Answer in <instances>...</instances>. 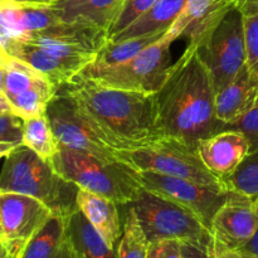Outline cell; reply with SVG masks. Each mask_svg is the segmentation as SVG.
<instances>
[{"label": "cell", "mask_w": 258, "mask_h": 258, "mask_svg": "<svg viewBox=\"0 0 258 258\" xmlns=\"http://www.w3.org/2000/svg\"><path fill=\"white\" fill-rule=\"evenodd\" d=\"M155 125L163 138L198 148L203 139L227 130L217 118L216 90L196 45L186 44L154 93Z\"/></svg>", "instance_id": "1"}, {"label": "cell", "mask_w": 258, "mask_h": 258, "mask_svg": "<svg viewBox=\"0 0 258 258\" xmlns=\"http://www.w3.org/2000/svg\"><path fill=\"white\" fill-rule=\"evenodd\" d=\"M58 90L76 101L116 150H136L163 138L155 125L154 93L103 87L81 73Z\"/></svg>", "instance_id": "2"}, {"label": "cell", "mask_w": 258, "mask_h": 258, "mask_svg": "<svg viewBox=\"0 0 258 258\" xmlns=\"http://www.w3.org/2000/svg\"><path fill=\"white\" fill-rule=\"evenodd\" d=\"M80 188L66 180L28 146L18 145L5 156L0 173V193H17L44 203L53 216L70 217L77 211Z\"/></svg>", "instance_id": "3"}, {"label": "cell", "mask_w": 258, "mask_h": 258, "mask_svg": "<svg viewBox=\"0 0 258 258\" xmlns=\"http://www.w3.org/2000/svg\"><path fill=\"white\" fill-rule=\"evenodd\" d=\"M53 169L80 189L127 206L140 193L135 170L122 163H105L85 151L59 148L50 159Z\"/></svg>", "instance_id": "4"}, {"label": "cell", "mask_w": 258, "mask_h": 258, "mask_svg": "<svg viewBox=\"0 0 258 258\" xmlns=\"http://www.w3.org/2000/svg\"><path fill=\"white\" fill-rule=\"evenodd\" d=\"M176 39L179 35L170 28L158 42L127 62L106 67L90 63L80 73L103 87L151 95L163 86L174 63L171 45Z\"/></svg>", "instance_id": "5"}, {"label": "cell", "mask_w": 258, "mask_h": 258, "mask_svg": "<svg viewBox=\"0 0 258 258\" xmlns=\"http://www.w3.org/2000/svg\"><path fill=\"white\" fill-rule=\"evenodd\" d=\"M118 160L136 171H153L223 189L221 180L202 161L198 148L173 138H161L136 150H118Z\"/></svg>", "instance_id": "6"}, {"label": "cell", "mask_w": 258, "mask_h": 258, "mask_svg": "<svg viewBox=\"0 0 258 258\" xmlns=\"http://www.w3.org/2000/svg\"><path fill=\"white\" fill-rule=\"evenodd\" d=\"M128 206L135 209L149 242L178 239L209 249L211 231L189 209L141 189Z\"/></svg>", "instance_id": "7"}, {"label": "cell", "mask_w": 258, "mask_h": 258, "mask_svg": "<svg viewBox=\"0 0 258 258\" xmlns=\"http://www.w3.org/2000/svg\"><path fill=\"white\" fill-rule=\"evenodd\" d=\"M59 148L85 151L105 163H120L118 150L106 143L76 101L58 90L45 110Z\"/></svg>", "instance_id": "8"}, {"label": "cell", "mask_w": 258, "mask_h": 258, "mask_svg": "<svg viewBox=\"0 0 258 258\" xmlns=\"http://www.w3.org/2000/svg\"><path fill=\"white\" fill-rule=\"evenodd\" d=\"M198 53L208 70L217 92L237 77L246 66V39L243 15L233 8L226 14Z\"/></svg>", "instance_id": "9"}, {"label": "cell", "mask_w": 258, "mask_h": 258, "mask_svg": "<svg viewBox=\"0 0 258 258\" xmlns=\"http://www.w3.org/2000/svg\"><path fill=\"white\" fill-rule=\"evenodd\" d=\"M135 176L141 188L189 209L209 231L214 216L229 194V191L224 189L212 188L186 179L174 178L153 171L135 170Z\"/></svg>", "instance_id": "10"}, {"label": "cell", "mask_w": 258, "mask_h": 258, "mask_svg": "<svg viewBox=\"0 0 258 258\" xmlns=\"http://www.w3.org/2000/svg\"><path fill=\"white\" fill-rule=\"evenodd\" d=\"M23 42L53 55L81 58L93 62L108 43L107 30L81 22H60L54 25L18 37Z\"/></svg>", "instance_id": "11"}, {"label": "cell", "mask_w": 258, "mask_h": 258, "mask_svg": "<svg viewBox=\"0 0 258 258\" xmlns=\"http://www.w3.org/2000/svg\"><path fill=\"white\" fill-rule=\"evenodd\" d=\"M258 231V208L254 202L229 191L211 226L212 241L224 248L241 249Z\"/></svg>", "instance_id": "12"}, {"label": "cell", "mask_w": 258, "mask_h": 258, "mask_svg": "<svg viewBox=\"0 0 258 258\" xmlns=\"http://www.w3.org/2000/svg\"><path fill=\"white\" fill-rule=\"evenodd\" d=\"M38 199L17 193H0V231L8 241L28 242L52 217Z\"/></svg>", "instance_id": "13"}, {"label": "cell", "mask_w": 258, "mask_h": 258, "mask_svg": "<svg viewBox=\"0 0 258 258\" xmlns=\"http://www.w3.org/2000/svg\"><path fill=\"white\" fill-rule=\"evenodd\" d=\"M7 53L28 66L37 70L40 75L44 76L50 85L58 90L60 86L72 80L75 76L82 72L86 66L90 64V60L81 58H66L53 55L44 52L39 48L23 42L22 39H10L3 45Z\"/></svg>", "instance_id": "14"}, {"label": "cell", "mask_w": 258, "mask_h": 258, "mask_svg": "<svg viewBox=\"0 0 258 258\" xmlns=\"http://www.w3.org/2000/svg\"><path fill=\"white\" fill-rule=\"evenodd\" d=\"M198 153L207 169L222 183L248 155L249 144L243 134L227 128L199 141Z\"/></svg>", "instance_id": "15"}, {"label": "cell", "mask_w": 258, "mask_h": 258, "mask_svg": "<svg viewBox=\"0 0 258 258\" xmlns=\"http://www.w3.org/2000/svg\"><path fill=\"white\" fill-rule=\"evenodd\" d=\"M231 9L227 0H188L171 29L186 44L199 47Z\"/></svg>", "instance_id": "16"}, {"label": "cell", "mask_w": 258, "mask_h": 258, "mask_svg": "<svg viewBox=\"0 0 258 258\" xmlns=\"http://www.w3.org/2000/svg\"><path fill=\"white\" fill-rule=\"evenodd\" d=\"M60 23L50 5L20 4L0 0V44Z\"/></svg>", "instance_id": "17"}, {"label": "cell", "mask_w": 258, "mask_h": 258, "mask_svg": "<svg viewBox=\"0 0 258 258\" xmlns=\"http://www.w3.org/2000/svg\"><path fill=\"white\" fill-rule=\"evenodd\" d=\"M258 97V80L247 66L216 95L217 118L228 127L246 115Z\"/></svg>", "instance_id": "18"}, {"label": "cell", "mask_w": 258, "mask_h": 258, "mask_svg": "<svg viewBox=\"0 0 258 258\" xmlns=\"http://www.w3.org/2000/svg\"><path fill=\"white\" fill-rule=\"evenodd\" d=\"M125 0H57L53 8L60 22H81L107 30L117 18Z\"/></svg>", "instance_id": "19"}, {"label": "cell", "mask_w": 258, "mask_h": 258, "mask_svg": "<svg viewBox=\"0 0 258 258\" xmlns=\"http://www.w3.org/2000/svg\"><path fill=\"white\" fill-rule=\"evenodd\" d=\"M118 206L115 201L92 191L80 189L77 207L108 246L115 248L122 234Z\"/></svg>", "instance_id": "20"}, {"label": "cell", "mask_w": 258, "mask_h": 258, "mask_svg": "<svg viewBox=\"0 0 258 258\" xmlns=\"http://www.w3.org/2000/svg\"><path fill=\"white\" fill-rule=\"evenodd\" d=\"M188 0H159L122 32L110 38V42H121L131 38L166 33L176 22Z\"/></svg>", "instance_id": "21"}, {"label": "cell", "mask_w": 258, "mask_h": 258, "mask_svg": "<svg viewBox=\"0 0 258 258\" xmlns=\"http://www.w3.org/2000/svg\"><path fill=\"white\" fill-rule=\"evenodd\" d=\"M20 258H75L67 233V218L50 217L25 243Z\"/></svg>", "instance_id": "22"}, {"label": "cell", "mask_w": 258, "mask_h": 258, "mask_svg": "<svg viewBox=\"0 0 258 258\" xmlns=\"http://www.w3.org/2000/svg\"><path fill=\"white\" fill-rule=\"evenodd\" d=\"M67 233L75 258H117L115 248L108 246L80 209L67 217Z\"/></svg>", "instance_id": "23"}, {"label": "cell", "mask_w": 258, "mask_h": 258, "mask_svg": "<svg viewBox=\"0 0 258 258\" xmlns=\"http://www.w3.org/2000/svg\"><path fill=\"white\" fill-rule=\"evenodd\" d=\"M23 145L32 149L38 155L47 160H50L59 150L45 113L23 120Z\"/></svg>", "instance_id": "24"}, {"label": "cell", "mask_w": 258, "mask_h": 258, "mask_svg": "<svg viewBox=\"0 0 258 258\" xmlns=\"http://www.w3.org/2000/svg\"><path fill=\"white\" fill-rule=\"evenodd\" d=\"M164 34L165 33L148 35V37L131 38V39L121 40V42H110L108 40L107 44L98 52L95 60L91 63L95 66H100V67H106V66H115L127 62L131 58L140 54L149 45L158 42Z\"/></svg>", "instance_id": "25"}, {"label": "cell", "mask_w": 258, "mask_h": 258, "mask_svg": "<svg viewBox=\"0 0 258 258\" xmlns=\"http://www.w3.org/2000/svg\"><path fill=\"white\" fill-rule=\"evenodd\" d=\"M126 216L117 246V258H148L150 242L144 232L135 209L126 206Z\"/></svg>", "instance_id": "26"}, {"label": "cell", "mask_w": 258, "mask_h": 258, "mask_svg": "<svg viewBox=\"0 0 258 258\" xmlns=\"http://www.w3.org/2000/svg\"><path fill=\"white\" fill-rule=\"evenodd\" d=\"M57 90L50 85L48 80L33 86L29 90L9 98L13 111L22 120L44 115L47 106Z\"/></svg>", "instance_id": "27"}, {"label": "cell", "mask_w": 258, "mask_h": 258, "mask_svg": "<svg viewBox=\"0 0 258 258\" xmlns=\"http://www.w3.org/2000/svg\"><path fill=\"white\" fill-rule=\"evenodd\" d=\"M224 190L238 193L247 198H258V150L249 153L228 178L222 180Z\"/></svg>", "instance_id": "28"}, {"label": "cell", "mask_w": 258, "mask_h": 258, "mask_svg": "<svg viewBox=\"0 0 258 258\" xmlns=\"http://www.w3.org/2000/svg\"><path fill=\"white\" fill-rule=\"evenodd\" d=\"M5 88L4 95L7 98L14 97L33 86L43 82L47 78L40 75L37 70L28 66L27 63L10 55L5 62Z\"/></svg>", "instance_id": "29"}, {"label": "cell", "mask_w": 258, "mask_h": 258, "mask_svg": "<svg viewBox=\"0 0 258 258\" xmlns=\"http://www.w3.org/2000/svg\"><path fill=\"white\" fill-rule=\"evenodd\" d=\"M242 15L246 39V66L258 80V8Z\"/></svg>", "instance_id": "30"}, {"label": "cell", "mask_w": 258, "mask_h": 258, "mask_svg": "<svg viewBox=\"0 0 258 258\" xmlns=\"http://www.w3.org/2000/svg\"><path fill=\"white\" fill-rule=\"evenodd\" d=\"M159 0H125L117 18L108 29V39L122 32L126 27L138 19L141 14L150 9Z\"/></svg>", "instance_id": "31"}, {"label": "cell", "mask_w": 258, "mask_h": 258, "mask_svg": "<svg viewBox=\"0 0 258 258\" xmlns=\"http://www.w3.org/2000/svg\"><path fill=\"white\" fill-rule=\"evenodd\" d=\"M227 128L239 131L246 136L249 144V153L258 150V97L251 110Z\"/></svg>", "instance_id": "32"}, {"label": "cell", "mask_w": 258, "mask_h": 258, "mask_svg": "<svg viewBox=\"0 0 258 258\" xmlns=\"http://www.w3.org/2000/svg\"><path fill=\"white\" fill-rule=\"evenodd\" d=\"M0 143L23 144V120L17 115L0 116Z\"/></svg>", "instance_id": "33"}, {"label": "cell", "mask_w": 258, "mask_h": 258, "mask_svg": "<svg viewBox=\"0 0 258 258\" xmlns=\"http://www.w3.org/2000/svg\"><path fill=\"white\" fill-rule=\"evenodd\" d=\"M148 258H185L184 242L178 239H163L150 243Z\"/></svg>", "instance_id": "34"}, {"label": "cell", "mask_w": 258, "mask_h": 258, "mask_svg": "<svg viewBox=\"0 0 258 258\" xmlns=\"http://www.w3.org/2000/svg\"><path fill=\"white\" fill-rule=\"evenodd\" d=\"M211 253L213 258H258L251 252L246 251V249H229L224 248V247L219 246V244L214 243L212 241L211 244Z\"/></svg>", "instance_id": "35"}, {"label": "cell", "mask_w": 258, "mask_h": 258, "mask_svg": "<svg viewBox=\"0 0 258 258\" xmlns=\"http://www.w3.org/2000/svg\"><path fill=\"white\" fill-rule=\"evenodd\" d=\"M184 254H185V258H213L211 253V248H202V247L194 246L191 243H185V242H184Z\"/></svg>", "instance_id": "36"}, {"label": "cell", "mask_w": 258, "mask_h": 258, "mask_svg": "<svg viewBox=\"0 0 258 258\" xmlns=\"http://www.w3.org/2000/svg\"><path fill=\"white\" fill-rule=\"evenodd\" d=\"M227 2L233 8L238 9L242 14L252 12L258 8V0H227Z\"/></svg>", "instance_id": "37"}, {"label": "cell", "mask_w": 258, "mask_h": 258, "mask_svg": "<svg viewBox=\"0 0 258 258\" xmlns=\"http://www.w3.org/2000/svg\"><path fill=\"white\" fill-rule=\"evenodd\" d=\"M25 243H27L25 241H12V246H10L9 252L5 258H20Z\"/></svg>", "instance_id": "38"}, {"label": "cell", "mask_w": 258, "mask_h": 258, "mask_svg": "<svg viewBox=\"0 0 258 258\" xmlns=\"http://www.w3.org/2000/svg\"><path fill=\"white\" fill-rule=\"evenodd\" d=\"M5 115H15V113L13 111V107L10 105L9 100L7 98V96L0 93V116Z\"/></svg>", "instance_id": "39"}, {"label": "cell", "mask_w": 258, "mask_h": 258, "mask_svg": "<svg viewBox=\"0 0 258 258\" xmlns=\"http://www.w3.org/2000/svg\"><path fill=\"white\" fill-rule=\"evenodd\" d=\"M243 249L251 252V253H253L254 256L258 257V231L256 232V234L253 236V238H252L251 241H249L248 243H247L246 246L243 247Z\"/></svg>", "instance_id": "40"}, {"label": "cell", "mask_w": 258, "mask_h": 258, "mask_svg": "<svg viewBox=\"0 0 258 258\" xmlns=\"http://www.w3.org/2000/svg\"><path fill=\"white\" fill-rule=\"evenodd\" d=\"M12 2L29 5H52L53 3H55L57 0H12Z\"/></svg>", "instance_id": "41"}, {"label": "cell", "mask_w": 258, "mask_h": 258, "mask_svg": "<svg viewBox=\"0 0 258 258\" xmlns=\"http://www.w3.org/2000/svg\"><path fill=\"white\" fill-rule=\"evenodd\" d=\"M20 144H13V143H0V159L7 156L10 151L14 148H17Z\"/></svg>", "instance_id": "42"}, {"label": "cell", "mask_w": 258, "mask_h": 258, "mask_svg": "<svg viewBox=\"0 0 258 258\" xmlns=\"http://www.w3.org/2000/svg\"><path fill=\"white\" fill-rule=\"evenodd\" d=\"M10 246H12V241H7V239H0V258L7 257L8 252H9Z\"/></svg>", "instance_id": "43"}, {"label": "cell", "mask_w": 258, "mask_h": 258, "mask_svg": "<svg viewBox=\"0 0 258 258\" xmlns=\"http://www.w3.org/2000/svg\"><path fill=\"white\" fill-rule=\"evenodd\" d=\"M5 88V66H0V93L4 95Z\"/></svg>", "instance_id": "44"}, {"label": "cell", "mask_w": 258, "mask_h": 258, "mask_svg": "<svg viewBox=\"0 0 258 258\" xmlns=\"http://www.w3.org/2000/svg\"><path fill=\"white\" fill-rule=\"evenodd\" d=\"M9 57H10V55L8 54L7 50H5L4 48H3V45L0 44V66H4L5 62H7L8 58H9Z\"/></svg>", "instance_id": "45"}, {"label": "cell", "mask_w": 258, "mask_h": 258, "mask_svg": "<svg viewBox=\"0 0 258 258\" xmlns=\"http://www.w3.org/2000/svg\"><path fill=\"white\" fill-rule=\"evenodd\" d=\"M253 202H254V206H256V207H257V208H258V198H257V199H254V201H253Z\"/></svg>", "instance_id": "46"}, {"label": "cell", "mask_w": 258, "mask_h": 258, "mask_svg": "<svg viewBox=\"0 0 258 258\" xmlns=\"http://www.w3.org/2000/svg\"><path fill=\"white\" fill-rule=\"evenodd\" d=\"M0 239H5V238H4V236H3L2 231H0ZM7 241H8V239H7Z\"/></svg>", "instance_id": "47"}]
</instances>
